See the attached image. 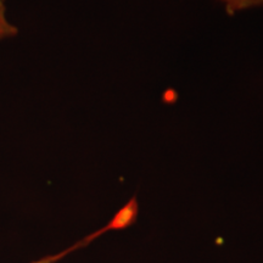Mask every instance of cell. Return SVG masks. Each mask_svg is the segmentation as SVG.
I'll return each instance as SVG.
<instances>
[{"instance_id": "6da1fadb", "label": "cell", "mask_w": 263, "mask_h": 263, "mask_svg": "<svg viewBox=\"0 0 263 263\" xmlns=\"http://www.w3.org/2000/svg\"><path fill=\"white\" fill-rule=\"evenodd\" d=\"M18 33V29L11 25L6 18L5 0H0V41L5 38L15 37Z\"/></svg>"}, {"instance_id": "7a4b0ae2", "label": "cell", "mask_w": 263, "mask_h": 263, "mask_svg": "<svg viewBox=\"0 0 263 263\" xmlns=\"http://www.w3.org/2000/svg\"><path fill=\"white\" fill-rule=\"evenodd\" d=\"M230 12L263 5V0H221Z\"/></svg>"}, {"instance_id": "3957f363", "label": "cell", "mask_w": 263, "mask_h": 263, "mask_svg": "<svg viewBox=\"0 0 263 263\" xmlns=\"http://www.w3.org/2000/svg\"><path fill=\"white\" fill-rule=\"evenodd\" d=\"M60 261V257H59V255H52L51 257L50 256H48V257H44L41 261H37V262H33V263H57Z\"/></svg>"}]
</instances>
